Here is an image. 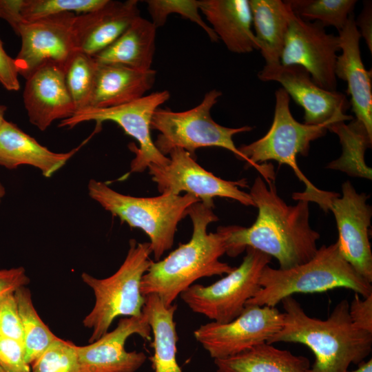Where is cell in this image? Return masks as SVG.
Listing matches in <instances>:
<instances>
[{
	"label": "cell",
	"mask_w": 372,
	"mask_h": 372,
	"mask_svg": "<svg viewBox=\"0 0 372 372\" xmlns=\"http://www.w3.org/2000/svg\"><path fill=\"white\" fill-rule=\"evenodd\" d=\"M249 194L258 210L256 220L249 227H222L226 254L236 257L251 247L276 258L281 269L309 261L320 237L310 226L309 202L300 199L295 205H287L278 196L274 181L266 183L260 176Z\"/></svg>",
	"instance_id": "1"
},
{
	"label": "cell",
	"mask_w": 372,
	"mask_h": 372,
	"mask_svg": "<svg viewBox=\"0 0 372 372\" xmlns=\"http://www.w3.org/2000/svg\"><path fill=\"white\" fill-rule=\"evenodd\" d=\"M283 326L268 341L294 342L311 349L315 360L313 372H348L352 364H360L372 349V333L355 326L349 316V303L339 302L326 320L308 316L292 296L281 301Z\"/></svg>",
	"instance_id": "2"
},
{
	"label": "cell",
	"mask_w": 372,
	"mask_h": 372,
	"mask_svg": "<svg viewBox=\"0 0 372 372\" xmlns=\"http://www.w3.org/2000/svg\"><path fill=\"white\" fill-rule=\"evenodd\" d=\"M211 207L201 202L187 210L192 225L190 240L179 246L163 260L152 262L143 275L141 291L143 296L155 294L165 307L171 306L180 294L197 280L222 276L234 267L220 260L226 254L223 227L208 233V225L218 220Z\"/></svg>",
	"instance_id": "3"
},
{
	"label": "cell",
	"mask_w": 372,
	"mask_h": 372,
	"mask_svg": "<svg viewBox=\"0 0 372 372\" xmlns=\"http://www.w3.org/2000/svg\"><path fill=\"white\" fill-rule=\"evenodd\" d=\"M276 104L272 124L260 138L248 145H242L239 151L247 159V165L254 167L266 183L275 180V172L267 161H276L289 166L300 181L304 183V192L294 193L296 200H307L318 204L327 191L317 188L305 177L297 163L298 155L307 156L312 141L323 136L332 123L307 125L297 121L289 109L290 96L283 88L275 92Z\"/></svg>",
	"instance_id": "4"
},
{
	"label": "cell",
	"mask_w": 372,
	"mask_h": 372,
	"mask_svg": "<svg viewBox=\"0 0 372 372\" xmlns=\"http://www.w3.org/2000/svg\"><path fill=\"white\" fill-rule=\"evenodd\" d=\"M259 283L260 290L246 305L276 307L294 293H322L336 288L351 289L364 298L372 294L371 283L343 258L336 242L321 246L309 261L293 267L281 269L267 265Z\"/></svg>",
	"instance_id": "5"
},
{
	"label": "cell",
	"mask_w": 372,
	"mask_h": 372,
	"mask_svg": "<svg viewBox=\"0 0 372 372\" xmlns=\"http://www.w3.org/2000/svg\"><path fill=\"white\" fill-rule=\"evenodd\" d=\"M91 198L130 227L143 230L150 240L152 253L158 261L174 244L179 222L200 200L188 194H161L154 197H136L119 193L106 183L91 179Z\"/></svg>",
	"instance_id": "6"
},
{
	"label": "cell",
	"mask_w": 372,
	"mask_h": 372,
	"mask_svg": "<svg viewBox=\"0 0 372 372\" xmlns=\"http://www.w3.org/2000/svg\"><path fill=\"white\" fill-rule=\"evenodd\" d=\"M127 256L118 269L110 277L96 278L83 273L82 280L92 290L95 303L92 311L83 319V325L92 329L89 342H93L104 335L119 316L138 317L143 314L145 297L141 291L143 275L152 260L150 243L129 242Z\"/></svg>",
	"instance_id": "7"
},
{
	"label": "cell",
	"mask_w": 372,
	"mask_h": 372,
	"mask_svg": "<svg viewBox=\"0 0 372 372\" xmlns=\"http://www.w3.org/2000/svg\"><path fill=\"white\" fill-rule=\"evenodd\" d=\"M221 95L220 91L211 90L205 94L198 105L186 111L158 108L152 119L151 130L159 132L154 141L158 151L166 156L172 149L180 148L194 157L196 150L199 148L217 147L229 150L247 162L235 145L233 137L251 131L252 127H227L213 120L211 110Z\"/></svg>",
	"instance_id": "8"
},
{
	"label": "cell",
	"mask_w": 372,
	"mask_h": 372,
	"mask_svg": "<svg viewBox=\"0 0 372 372\" xmlns=\"http://www.w3.org/2000/svg\"><path fill=\"white\" fill-rule=\"evenodd\" d=\"M245 251L241 264L223 278L208 286L192 285L180 294L192 311L219 323L229 322L242 312L247 302L260 290L261 273L271 260L256 249Z\"/></svg>",
	"instance_id": "9"
},
{
	"label": "cell",
	"mask_w": 372,
	"mask_h": 372,
	"mask_svg": "<svg viewBox=\"0 0 372 372\" xmlns=\"http://www.w3.org/2000/svg\"><path fill=\"white\" fill-rule=\"evenodd\" d=\"M169 98L170 93L162 90L116 107L85 108L76 111L70 118L61 121L59 127L72 128L81 123L94 121L96 122L98 130L104 121L116 123L138 143L139 147H130L135 154L131 161L130 172H142L149 165L163 166L169 162V158L156 147L150 130L155 111Z\"/></svg>",
	"instance_id": "10"
},
{
	"label": "cell",
	"mask_w": 372,
	"mask_h": 372,
	"mask_svg": "<svg viewBox=\"0 0 372 372\" xmlns=\"http://www.w3.org/2000/svg\"><path fill=\"white\" fill-rule=\"evenodd\" d=\"M163 166L147 167L160 194L180 195L183 192L195 196L205 205L214 208V198H227L245 206L255 204L249 194L240 189L247 187L246 179L227 180L202 167L189 152L175 148Z\"/></svg>",
	"instance_id": "11"
},
{
	"label": "cell",
	"mask_w": 372,
	"mask_h": 372,
	"mask_svg": "<svg viewBox=\"0 0 372 372\" xmlns=\"http://www.w3.org/2000/svg\"><path fill=\"white\" fill-rule=\"evenodd\" d=\"M283 323L284 313L276 307L246 305L231 321L202 324L194 331V336L211 358L222 359L267 343Z\"/></svg>",
	"instance_id": "12"
},
{
	"label": "cell",
	"mask_w": 372,
	"mask_h": 372,
	"mask_svg": "<svg viewBox=\"0 0 372 372\" xmlns=\"http://www.w3.org/2000/svg\"><path fill=\"white\" fill-rule=\"evenodd\" d=\"M76 14L63 13L32 21H21L13 29L21 37L14 59L19 74L28 79L47 65L64 67L78 50L73 25Z\"/></svg>",
	"instance_id": "13"
},
{
	"label": "cell",
	"mask_w": 372,
	"mask_h": 372,
	"mask_svg": "<svg viewBox=\"0 0 372 372\" xmlns=\"http://www.w3.org/2000/svg\"><path fill=\"white\" fill-rule=\"evenodd\" d=\"M368 196L358 194L349 181L342 185V196L330 192L320 208L334 215L338 230L336 241L343 258L368 282H372V252L369 229L371 208Z\"/></svg>",
	"instance_id": "14"
},
{
	"label": "cell",
	"mask_w": 372,
	"mask_h": 372,
	"mask_svg": "<svg viewBox=\"0 0 372 372\" xmlns=\"http://www.w3.org/2000/svg\"><path fill=\"white\" fill-rule=\"evenodd\" d=\"M340 50L338 36L327 33L319 22L302 20L292 12L280 56L282 65H300L317 85L335 91V66Z\"/></svg>",
	"instance_id": "15"
},
{
	"label": "cell",
	"mask_w": 372,
	"mask_h": 372,
	"mask_svg": "<svg viewBox=\"0 0 372 372\" xmlns=\"http://www.w3.org/2000/svg\"><path fill=\"white\" fill-rule=\"evenodd\" d=\"M258 77L262 81L280 83L289 96L303 108L305 124L334 123L353 118L346 114L350 103L344 94L319 87L300 65H265Z\"/></svg>",
	"instance_id": "16"
},
{
	"label": "cell",
	"mask_w": 372,
	"mask_h": 372,
	"mask_svg": "<svg viewBox=\"0 0 372 372\" xmlns=\"http://www.w3.org/2000/svg\"><path fill=\"white\" fill-rule=\"evenodd\" d=\"M137 334L152 340V330L146 316L125 317L116 327L97 340L85 346H76L82 372H135L145 362L146 355L136 351H127V338Z\"/></svg>",
	"instance_id": "17"
},
{
	"label": "cell",
	"mask_w": 372,
	"mask_h": 372,
	"mask_svg": "<svg viewBox=\"0 0 372 372\" xmlns=\"http://www.w3.org/2000/svg\"><path fill=\"white\" fill-rule=\"evenodd\" d=\"M23 96L30 122L41 131L76 112L59 65H47L36 71L26 79Z\"/></svg>",
	"instance_id": "18"
},
{
	"label": "cell",
	"mask_w": 372,
	"mask_h": 372,
	"mask_svg": "<svg viewBox=\"0 0 372 372\" xmlns=\"http://www.w3.org/2000/svg\"><path fill=\"white\" fill-rule=\"evenodd\" d=\"M339 32L342 54L337 57L335 74L347 83V93L351 96L350 105L355 120L366 129L372 137V75L366 70L362 61L360 39L353 13L351 14Z\"/></svg>",
	"instance_id": "19"
},
{
	"label": "cell",
	"mask_w": 372,
	"mask_h": 372,
	"mask_svg": "<svg viewBox=\"0 0 372 372\" xmlns=\"http://www.w3.org/2000/svg\"><path fill=\"white\" fill-rule=\"evenodd\" d=\"M138 17L137 0H107L95 10L76 14L73 31L77 50L94 56L112 45Z\"/></svg>",
	"instance_id": "20"
},
{
	"label": "cell",
	"mask_w": 372,
	"mask_h": 372,
	"mask_svg": "<svg viewBox=\"0 0 372 372\" xmlns=\"http://www.w3.org/2000/svg\"><path fill=\"white\" fill-rule=\"evenodd\" d=\"M199 10L218 39L234 53L258 50L249 0H199Z\"/></svg>",
	"instance_id": "21"
},
{
	"label": "cell",
	"mask_w": 372,
	"mask_h": 372,
	"mask_svg": "<svg viewBox=\"0 0 372 372\" xmlns=\"http://www.w3.org/2000/svg\"><path fill=\"white\" fill-rule=\"evenodd\" d=\"M87 141V140H86ZM86 141L68 152L57 153L41 145L14 123L5 121L0 127V165L8 169L27 165L52 176L74 155Z\"/></svg>",
	"instance_id": "22"
},
{
	"label": "cell",
	"mask_w": 372,
	"mask_h": 372,
	"mask_svg": "<svg viewBox=\"0 0 372 372\" xmlns=\"http://www.w3.org/2000/svg\"><path fill=\"white\" fill-rule=\"evenodd\" d=\"M156 72L121 65L99 64L89 106L108 108L125 105L145 96L152 89Z\"/></svg>",
	"instance_id": "23"
},
{
	"label": "cell",
	"mask_w": 372,
	"mask_h": 372,
	"mask_svg": "<svg viewBox=\"0 0 372 372\" xmlns=\"http://www.w3.org/2000/svg\"><path fill=\"white\" fill-rule=\"evenodd\" d=\"M156 29L151 21L140 16L112 45L93 57L99 64L150 70L156 49Z\"/></svg>",
	"instance_id": "24"
},
{
	"label": "cell",
	"mask_w": 372,
	"mask_h": 372,
	"mask_svg": "<svg viewBox=\"0 0 372 372\" xmlns=\"http://www.w3.org/2000/svg\"><path fill=\"white\" fill-rule=\"evenodd\" d=\"M258 48L265 65L280 64L292 11L281 0H249Z\"/></svg>",
	"instance_id": "25"
},
{
	"label": "cell",
	"mask_w": 372,
	"mask_h": 372,
	"mask_svg": "<svg viewBox=\"0 0 372 372\" xmlns=\"http://www.w3.org/2000/svg\"><path fill=\"white\" fill-rule=\"evenodd\" d=\"M214 362L217 372H313L307 357L267 342Z\"/></svg>",
	"instance_id": "26"
},
{
	"label": "cell",
	"mask_w": 372,
	"mask_h": 372,
	"mask_svg": "<svg viewBox=\"0 0 372 372\" xmlns=\"http://www.w3.org/2000/svg\"><path fill=\"white\" fill-rule=\"evenodd\" d=\"M143 313L153 334L154 355L150 358L154 372H183L176 360L178 335L174 322L176 304L165 307L158 296H145Z\"/></svg>",
	"instance_id": "27"
},
{
	"label": "cell",
	"mask_w": 372,
	"mask_h": 372,
	"mask_svg": "<svg viewBox=\"0 0 372 372\" xmlns=\"http://www.w3.org/2000/svg\"><path fill=\"white\" fill-rule=\"evenodd\" d=\"M328 130L338 135L342 154L329 163L327 167L371 180L372 170L365 163L364 154L371 146L372 137L363 125L353 118L349 124L344 121L334 123L329 125Z\"/></svg>",
	"instance_id": "28"
},
{
	"label": "cell",
	"mask_w": 372,
	"mask_h": 372,
	"mask_svg": "<svg viewBox=\"0 0 372 372\" xmlns=\"http://www.w3.org/2000/svg\"><path fill=\"white\" fill-rule=\"evenodd\" d=\"M23 328L25 361L29 365L58 338L43 322L32 302L30 291L24 287L14 291Z\"/></svg>",
	"instance_id": "29"
},
{
	"label": "cell",
	"mask_w": 372,
	"mask_h": 372,
	"mask_svg": "<svg viewBox=\"0 0 372 372\" xmlns=\"http://www.w3.org/2000/svg\"><path fill=\"white\" fill-rule=\"evenodd\" d=\"M98 66L93 56L77 50L64 67L65 85L76 112L89 106Z\"/></svg>",
	"instance_id": "30"
},
{
	"label": "cell",
	"mask_w": 372,
	"mask_h": 372,
	"mask_svg": "<svg viewBox=\"0 0 372 372\" xmlns=\"http://www.w3.org/2000/svg\"><path fill=\"white\" fill-rule=\"evenodd\" d=\"M291 11L301 19L314 20L324 27L341 30L357 3L355 0H287Z\"/></svg>",
	"instance_id": "31"
},
{
	"label": "cell",
	"mask_w": 372,
	"mask_h": 372,
	"mask_svg": "<svg viewBox=\"0 0 372 372\" xmlns=\"http://www.w3.org/2000/svg\"><path fill=\"white\" fill-rule=\"evenodd\" d=\"M107 1L21 0L19 11L20 19L21 21H32L67 12L80 14L98 9L103 6Z\"/></svg>",
	"instance_id": "32"
},
{
	"label": "cell",
	"mask_w": 372,
	"mask_h": 372,
	"mask_svg": "<svg viewBox=\"0 0 372 372\" xmlns=\"http://www.w3.org/2000/svg\"><path fill=\"white\" fill-rule=\"evenodd\" d=\"M147 9L151 21L156 28L163 26L169 15L174 13L196 23L203 29L212 42L218 41V38L203 19L196 0H147Z\"/></svg>",
	"instance_id": "33"
},
{
	"label": "cell",
	"mask_w": 372,
	"mask_h": 372,
	"mask_svg": "<svg viewBox=\"0 0 372 372\" xmlns=\"http://www.w3.org/2000/svg\"><path fill=\"white\" fill-rule=\"evenodd\" d=\"M31 365L32 372H82L76 345L59 338Z\"/></svg>",
	"instance_id": "34"
},
{
	"label": "cell",
	"mask_w": 372,
	"mask_h": 372,
	"mask_svg": "<svg viewBox=\"0 0 372 372\" xmlns=\"http://www.w3.org/2000/svg\"><path fill=\"white\" fill-rule=\"evenodd\" d=\"M0 336L23 342L22 324L14 292L0 297Z\"/></svg>",
	"instance_id": "35"
},
{
	"label": "cell",
	"mask_w": 372,
	"mask_h": 372,
	"mask_svg": "<svg viewBox=\"0 0 372 372\" xmlns=\"http://www.w3.org/2000/svg\"><path fill=\"white\" fill-rule=\"evenodd\" d=\"M23 342L0 336V367L6 372H30Z\"/></svg>",
	"instance_id": "36"
},
{
	"label": "cell",
	"mask_w": 372,
	"mask_h": 372,
	"mask_svg": "<svg viewBox=\"0 0 372 372\" xmlns=\"http://www.w3.org/2000/svg\"><path fill=\"white\" fill-rule=\"evenodd\" d=\"M358 293L349 304V312L353 323L372 333V294L361 299Z\"/></svg>",
	"instance_id": "37"
},
{
	"label": "cell",
	"mask_w": 372,
	"mask_h": 372,
	"mask_svg": "<svg viewBox=\"0 0 372 372\" xmlns=\"http://www.w3.org/2000/svg\"><path fill=\"white\" fill-rule=\"evenodd\" d=\"M19 75L14 59L6 53L0 40V83L7 90L17 91L20 89Z\"/></svg>",
	"instance_id": "38"
},
{
	"label": "cell",
	"mask_w": 372,
	"mask_h": 372,
	"mask_svg": "<svg viewBox=\"0 0 372 372\" xmlns=\"http://www.w3.org/2000/svg\"><path fill=\"white\" fill-rule=\"evenodd\" d=\"M30 278L22 267L0 269V297L26 286Z\"/></svg>",
	"instance_id": "39"
},
{
	"label": "cell",
	"mask_w": 372,
	"mask_h": 372,
	"mask_svg": "<svg viewBox=\"0 0 372 372\" xmlns=\"http://www.w3.org/2000/svg\"><path fill=\"white\" fill-rule=\"evenodd\" d=\"M371 1H367L364 3L362 12L357 20L355 19L356 27L360 28V33L370 50L372 52V12Z\"/></svg>",
	"instance_id": "40"
},
{
	"label": "cell",
	"mask_w": 372,
	"mask_h": 372,
	"mask_svg": "<svg viewBox=\"0 0 372 372\" xmlns=\"http://www.w3.org/2000/svg\"><path fill=\"white\" fill-rule=\"evenodd\" d=\"M348 372H372V359L361 362L356 369Z\"/></svg>",
	"instance_id": "41"
},
{
	"label": "cell",
	"mask_w": 372,
	"mask_h": 372,
	"mask_svg": "<svg viewBox=\"0 0 372 372\" xmlns=\"http://www.w3.org/2000/svg\"><path fill=\"white\" fill-rule=\"evenodd\" d=\"M6 110V106L0 104V127L3 123L6 121L4 118V114Z\"/></svg>",
	"instance_id": "42"
},
{
	"label": "cell",
	"mask_w": 372,
	"mask_h": 372,
	"mask_svg": "<svg viewBox=\"0 0 372 372\" xmlns=\"http://www.w3.org/2000/svg\"><path fill=\"white\" fill-rule=\"evenodd\" d=\"M3 194H4V189L3 186L0 184V198L3 197Z\"/></svg>",
	"instance_id": "43"
},
{
	"label": "cell",
	"mask_w": 372,
	"mask_h": 372,
	"mask_svg": "<svg viewBox=\"0 0 372 372\" xmlns=\"http://www.w3.org/2000/svg\"><path fill=\"white\" fill-rule=\"evenodd\" d=\"M0 372H6V371H5L3 369H2L0 367Z\"/></svg>",
	"instance_id": "44"
}]
</instances>
